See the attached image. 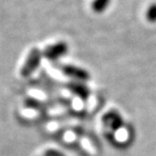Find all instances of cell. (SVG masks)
I'll return each instance as SVG.
<instances>
[{
  "label": "cell",
  "instance_id": "obj_1",
  "mask_svg": "<svg viewBox=\"0 0 156 156\" xmlns=\"http://www.w3.org/2000/svg\"><path fill=\"white\" fill-rule=\"evenodd\" d=\"M42 58H43L42 51L37 47L32 48L28 52L26 59L20 70V74L22 75V77L27 78L31 76L40 66Z\"/></svg>",
  "mask_w": 156,
  "mask_h": 156
},
{
  "label": "cell",
  "instance_id": "obj_2",
  "mask_svg": "<svg viewBox=\"0 0 156 156\" xmlns=\"http://www.w3.org/2000/svg\"><path fill=\"white\" fill-rule=\"evenodd\" d=\"M67 51H68V45L66 42L57 41L52 44L48 45L42 51V53H43V58L51 62H55L62 58L63 56H65L67 53Z\"/></svg>",
  "mask_w": 156,
  "mask_h": 156
},
{
  "label": "cell",
  "instance_id": "obj_3",
  "mask_svg": "<svg viewBox=\"0 0 156 156\" xmlns=\"http://www.w3.org/2000/svg\"><path fill=\"white\" fill-rule=\"evenodd\" d=\"M60 69L64 75L77 81H85L89 79V74L87 71H85L83 68L74 65L63 64L61 65Z\"/></svg>",
  "mask_w": 156,
  "mask_h": 156
},
{
  "label": "cell",
  "instance_id": "obj_4",
  "mask_svg": "<svg viewBox=\"0 0 156 156\" xmlns=\"http://www.w3.org/2000/svg\"><path fill=\"white\" fill-rule=\"evenodd\" d=\"M103 123L111 131H118L123 125V119L119 112L115 110L108 111L103 117Z\"/></svg>",
  "mask_w": 156,
  "mask_h": 156
},
{
  "label": "cell",
  "instance_id": "obj_5",
  "mask_svg": "<svg viewBox=\"0 0 156 156\" xmlns=\"http://www.w3.org/2000/svg\"><path fill=\"white\" fill-rule=\"evenodd\" d=\"M67 89L72 94H76L78 97H80L82 100H86L90 96V90L85 84L82 83V81H77L73 80L67 84Z\"/></svg>",
  "mask_w": 156,
  "mask_h": 156
},
{
  "label": "cell",
  "instance_id": "obj_6",
  "mask_svg": "<svg viewBox=\"0 0 156 156\" xmlns=\"http://www.w3.org/2000/svg\"><path fill=\"white\" fill-rule=\"evenodd\" d=\"M108 4V0H94L92 4V8L96 12L103 11Z\"/></svg>",
  "mask_w": 156,
  "mask_h": 156
},
{
  "label": "cell",
  "instance_id": "obj_7",
  "mask_svg": "<svg viewBox=\"0 0 156 156\" xmlns=\"http://www.w3.org/2000/svg\"><path fill=\"white\" fill-rule=\"evenodd\" d=\"M44 156H65L62 152L56 151V150H49L45 152Z\"/></svg>",
  "mask_w": 156,
  "mask_h": 156
}]
</instances>
